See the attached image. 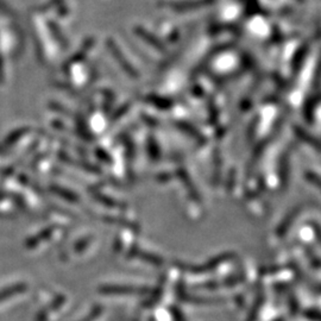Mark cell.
Listing matches in <instances>:
<instances>
[{
  "label": "cell",
  "mask_w": 321,
  "mask_h": 321,
  "mask_svg": "<svg viewBox=\"0 0 321 321\" xmlns=\"http://www.w3.org/2000/svg\"><path fill=\"white\" fill-rule=\"evenodd\" d=\"M25 289V285H13V287H11L10 289H6L4 290V292L0 293V301L4 300V299L6 298H10V296L15 295V294H18L19 292H23V290Z\"/></svg>",
  "instance_id": "cell-1"
}]
</instances>
